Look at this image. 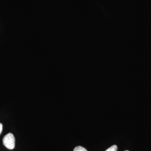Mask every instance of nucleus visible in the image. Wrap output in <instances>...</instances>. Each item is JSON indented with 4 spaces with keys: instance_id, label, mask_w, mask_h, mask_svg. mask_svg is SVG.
Masks as SVG:
<instances>
[{
    "instance_id": "obj_3",
    "label": "nucleus",
    "mask_w": 151,
    "mask_h": 151,
    "mask_svg": "<svg viewBox=\"0 0 151 151\" xmlns=\"http://www.w3.org/2000/svg\"><path fill=\"white\" fill-rule=\"evenodd\" d=\"M118 150V147L116 145L112 146V147H110L108 150H106L105 151H117Z\"/></svg>"
},
{
    "instance_id": "obj_5",
    "label": "nucleus",
    "mask_w": 151,
    "mask_h": 151,
    "mask_svg": "<svg viewBox=\"0 0 151 151\" xmlns=\"http://www.w3.org/2000/svg\"><path fill=\"white\" fill-rule=\"evenodd\" d=\"M128 151V150H126V151Z\"/></svg>"
},
{
    "instance_id": "obj_4",
    "label": "nucleus",
    "mask_w": 151,
    "mask_h": 151,
    "mask_svg": "<svg viewBox=\"0 0 151 151\" xmlns=\"http://www.w3.org/2000/svg\"><path fill=\"white\" fill-rule=\"evenodd\" d=\"M3 130V125L2 124L0 123V134H1V133H2V132Z\"/></svg>"
},
{
    "instance_id": "obj_1",
    "label": "nucleus",
    "mask_w": 151,
    "mask_h": 151,
    "mask_svg": "<svg viewBox=\"0 0 151 151\" xmlns=\"http://www.w3.org/2000/svg\"><path fill=\"white\" fill-rule=\"evenodd\" d=\"M15 142V139L14 135L12 133H9L3 138V145L9 150H13L14 149Z\"/></svg>"
},
{
    "instance_id": "obj_2",
    "label": "nucleus",
    "mask_w": 151,
    "mask_h": 151,
    "mask_svg": "<svg viewBox=\"0 0 151 151\" xmlns=\"http://www.w3.org/2000/svg\"><path fill=\"white\" fill-rule=\"evenodd\" d=\"M73 151H87L86 149L81 146H77L74 148Z\"/></svg>"
}]
</instances>
